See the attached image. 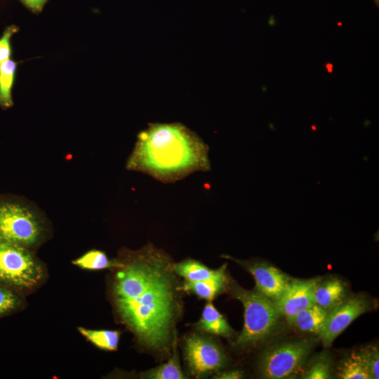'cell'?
I'll return each instance as SVG.
<instances>
[{
	"label": "cell",
	"mask_w": 379,
	"mask_h": 379,
	"mask_svg": "<svg viewBox=\"0 0 379 379\" xmlns=\"http://www.w3.org/2000/svg\"><path fill=\"white\" fill-rule=\"evenodd\" d=\"M127 168L172 183L211 170L207 145L180 123H154L139 133Z\"/></svg>",
	"instance_id": "obj_2"
},
{
	"label": "cell",
	"mask_w": 379,
	"mask_h": 379,
	"mask_svg": "<svg viewBox=\"0 0 379 379\" xmlns=\"http://www.w3.org/2000/svg\"><path fill=\"white\" fill-rule=\"evenodd\" d=\"M366 366L371 379H378L379 370V350L376 345L366 346L357 352Z\"/></svg>",
	"instance_id": "obj_22"
},
{
	"label": "cell",
	"mask_w": 379,
	"mask_h": 379,
	"mask_svg": "<svg viewBox=\"0 0 379 379\" xmlns=\"http://www.w3.org/2000/svg\"><path fill=\"white\" fill-rule=\"evenodd\" d=\"M177 334L174 332L172 343L173 354L171 358L165 364L153 368L143 373L142 376L150 379H184L176 350Z\"/></svg>",
	"instance_id": "obj_16"
},
{
	"label": "cell",
	"mask_w": 379,
	"mask_h": 379,
	"mask_svg": "<svg viewBox=\"0 0 379 379\" xmlns=\"http://www.w3.org/2000/svg\"><path fill=\"white\" fill-rule=\"evenodd\" d=\"M72 263L82 269L100 270L112 267L119 268L122 262L110 260L106 254L98 250H91L74 260Z\"/></svg>",
	"instance_id": "obj_20"
},
{
	"label": "cell",
	"mask_w": 379,
	"mask_h": 379,
	"mask_svg": "<svg viewBox=\"0 0 379 379\" xmlns=\"http://www.w3.org/2000/svg\"><path fill=\"white\" fill-rule=\"evenodd\" d=\"M370 302L364 296L346 298L328 312L318 335L324 347L333 340L359 316L370 310Z\"/></svg>",
	"instance_id": "obj_8"
},
{
	"label": "cell",
	"mask_w": 379,
	"mask_h": 379,
	"mask_svg": "<svg viewBox=\"0 0 379 379\" xmlns=\"http://www.w3.org/2000/svg\"><path fill=\"white\" fill-rule=\"evenodd\" d=\"M332 359L326 350L314 357L307 369L301 375L303 379H328L331 378Z\"/></svg>",
	"instance_id": "obj_21"
},
{
	"label": "cell",
	"mask_w": 379,
	"mask_h": 379,
	"mask_svg": "<svg viewBox=\"0 0 379 379\" xmlns=\"http://www.w3.org/2000/svg\"><path fill=\"white\" fill-rule=\"evenodd\" d=\"M194 326L204 332L225 338L233 333L232 328L211 301L204 306L201 317Z\"/></svg>",
	"instance_id": "obj_13"
},
{
	"label": "cell",
	"mask_w": 379,
	"mask_h": 379,
	"mask_svg": "<svg viewBox=\"0 0 379 379\" xmlns=\"http://www.w3.org/2000/svg\"><path fill=\"white\" fill-rule=\"evenodd\" d=\"M222 257L231 259L242 266L253 277L256 290L272 301L277 300L292 280L277 267L254 260H239L230 255Z\"/></svg>",
	"instance_id": "obj_9"
},
{
	"label": "cell",
	"mask_w": 379,
	"mask_h": 379,
	"mask_svg": "<svg viewBox=\"0 0 379 379\" xmlns=\"http://www.w3.org/2000/svg\"><path fill=\"white\" fill-rule=\"evenodd\" d=\"M41 230L39 222L27 208L15 204L0 206V241L31 246L38 241Z\"/></svg>",
	"instance_id": "obj_6"
},
{
	"label": "cell",
	"mask_w": 379,
	"mask_h": 379,
	"mask_svg": "<svg viewBox=\"0 0 379 379\" xmlns=\"http://www.w3.org/2000/svg\"><path fill=\"white\" fill-rule=\"evenodd\" d=\"M232 293L244 309L243 329L235 341L240 347L254 346L267 340L277 328L279 314L273 301L255 290H246L234 284Z\"/></svg>",
	"instance_id": "obj_3"
},
{
	"label": "cell",
	"mask_w": 379,
	"mask_h": 379,
	"mask_svg": "<svg viewBox=\"0 0 379 379\" xmlns=\"http://www.w3.org/2000/svg\"><path fill=\"white\" fill-rule=\"evenodd\" d=\"M312 294L314 303L329 312L347 298V287L337 278L325 280L320 278L314 286Z\"/></svg>",
	"instance_id": "obj_11"
},
{
	"label": "cell",
	"mask_w": 379,
	"mask_h": 379,
	"mask_svg": "<svg viewBox=\"0 0 379 379\" xmlns=\"http://www.w3.org/2000/svg\"><path fill=\"white\" fill-rule=\"evenodd\" d=\"M43 269L24 246L0 241V281L32 288L42 279Z\"/></svg>",
	"instance_id": "obj_5"
},
{
	"label": "cell",
	"mask_w": 379,
	"mask_h": 379,
	"mask_svg": "<svg viewBox=\"0 0 379 379\" xmlns=\"http://www.w3.org/2000/svg\"><path fill=\"white\" fill-rule=\"evenodd\" d=\"M184 356L191 373L197 378L225 366L227 357L211 339L191 334L185 340Z\"/></svg>",
	"instance_id": "obj_7"
},
{
	"label": "cell",
	"mask_w": 379,
	"mask_h": 379,
	"mask_svg": "<svg viewBox=\"0 0 379 379\" xmlns=\"http://www.w3.org/2000/svg\"><path fill=\"white\" fill-rule=\"evenodd\" d=\"M173 265L165 252L149 244L126 264L122 263L113 286L122 320L139 343L156 352H169L181 312Z\"/></svg>",
	"instance_id": "obj_1"
},
{
	"label": "cell",
	"mask_w": 379,
	"mask_h": 379,
	"mask_svg": "<svg viewBox=\"0 0 379 379\" xmlns=\"http://www.w3.org/2000/svg\"><path fill=\"white\" fill-rule=\"evenodd\" d=\"M316 342L300 339L273 345L261 354L259 362L262 378H292L305 364Z\"/></svg>",
	"instance_id": "obj_4"
},
{
	"label": "cell",
	"mask_w": 379,
	"mask_h": 379,
	"mask_svg": "<svg viewBox=\"0 0 379 379\" xmlns=\"http://www.w3.org/2000/svg\"><path fill=\"white\" fill-rule=\"evenodd\" d=\"M243 377V373L241 371L234 370L227 372H223L220 374L217 375L213 377V378L218 379H239Z\"/></svg>",
	"instance_id": "obj_26"
},
{
	"label": "cell",
	"mask_w": 379,
	"mask_h": 379,
	"mask_svg": "<svg viewBox=\"0 0 379 379\" xmlns=\"http://www.w3.org/2000/svg\"><path fill=\"white\" fill-rule=\"evenodd\" d=\"M17 66L18 63L11 59L0 64V105L4 108L13 105L12 89Z\"/></svg>",
	"instance_id": "obj_17"
},
{
	"label": "cell",
	"mask_w": 379,
	"mask_h": 379,
	"mask_svg": "<svg viewBox=\"0 0 379 379\" xmlns=\"http://www.w3.org/2000/svg\"><path fill=\"white\" fill-rule=\"evenodd\" d=\"M19 28L14 25L7 27L0 36V64L11 59L12 55L11 38Z\"/></svg>",
	"instance_id": "obj_23"
},
{
	"label": "cell",
	"mask_w": 379,
	"mask_h": 379,
	"mask_svg": "<svg viewBox=\"0 0 379 379\" xmlns=\"http://www.w3.org/2000/svg\"><path fill=\"white\" fill-rule=\"evenodd\" d=\"M173 271L187 281H196L212 278L226 277V264L217 270H212L202 263L188 259L178 263H173Z\"/></svg>",
	"instance_id": "obj_12"
},
{
	"label": "cell",
	"mask_w": 379,
	"mask_h": 379,
	"mask_svg": "<svg viewBox=\"0 0 379 379\" xmlns=\"http://www.w3.org/2000/svg\"><path fill=\"white\" fill-rule=\"evenodd\" d=\"M320 277L307 280H291L281 295L273 303L280 316L291 324L302 310L313 305V288Z\"/></svg>",
	"instance_id": "obj_10"
},
{
	"label": "cell",
	"mask_w": 379,
	"mask_h": 379,
	"mask_svg": "<svg viewBox=\"0 0 379 379\" xmlns=\"http://www.w3.org/2000/svg\"><path fill=\"white\" fill-rule=\"evenodd\" d=\"M25 8L34 14L41 13L49 0H19Z\"/></svg>",
	"instance_id": "obj_25"
},
{
	"label": "cell",
	"mask_w": 379,
	"mask_h": 379,
	"mask_svg": "<svg viewBox=\"0 0 379 379\" xmlns=\"http://www.w3.org/2000/svg\"><path fill=\"white\" fill-rule=\"evenodd\" d=\"M18 304V298L11 291L0 287V315L14 310Z\"/></svg>",
	"instance_id": "obj_24"
},
{
	"label": "cell",
	"mask_w": 379,
	"mask_h": 379,
	"mask_svg": "<svg viewBox=\"0 0 379 379\" xmlns=\"http://www.w3.org/2000/svg\"><path fill=\"white\" fill-rule=\"evenodd\" d=\"M337 373L343 379H371L357 352L345 356L337 366Z\"/></svg>",
	"instance_id": "obj_19"
},
{
	"label": "cell",
	"mask_w": 379,
	"mask_h": 379,
	"mask_svg": "<svg viewBox=\"0 0 379 379\" xmlns=\"http://www.w3.org/2000/svg\"><path fill=\"white\" fill-rule=\"evenodd\" d=\"M226 283L227 277L196 281H185L182 286H178V289L194 293L200 298L211 301L218 293L223 291L226 286Z\"/></svg>",
	"instance_id": "obj_15"
},
{
	"label": "cell",
	"mask_w": 379,
	"mask_h": 379,
	"mask_svg": "<svg viewBox=\"0 0 379 379\" xmlns=\"http://www.w3.org/2000/svg\"><path fill=\"white\" fill-rule=\"evenodd\" d=\"M328 314V312L314 304L296 314L290 324L302 332L318 334Z\"/></svg>",
	"instance_id": "obj_14"
},
{
	"label": "cell",
	"mask_w": 379,
	"mask_h": 379,
	"mask_svg": "<svg viewBox=\"0 0 379 379\" xmlns=\"http://www.w3.org/2000/svg\"><path fill=\"white\" fill-rule=\"evenodd\" d=\"M78 331L88 341L101 350L108 351L117 350L121 335L119 331L93 330L83 327H79Z\"/></svg>",
	"instance_id": "obj_18"
}]
</instances>
